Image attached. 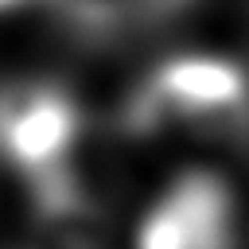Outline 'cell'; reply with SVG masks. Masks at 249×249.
Wrapping results in <instances>:
<instances>
[{
  "label": "cell",
  "instance_id": "6da1fadb",
  "mask_svg": "<svg viewBox=\"0 0 249 249\" xmlns=\"http://www.w3.org/2000/svg\"><path fill=\"white\" fill-rule=\"evenodd\" d=\"M74 132H78L74 101L51 82L23 78L0 86V156L12 167L47 179L51 171L62 167Z\"/></svg>",
  "mask_w": 249,
  "mask_h": 249
},
{
  "label": "cell",
  "instance_id": "7a4b0ae2",
  "mask_svg": "<svg viewBox=\"0 0 249 249\" xmlns=\"http://www.w3.org/2000/svg\"><path fill=\"white\" fill-rule=\"evenodd\" d=\"M12 4H19V0H0V12H4V8H12Z\"/></svg>",
  "mask_w": 249,
  "mask_h": 249
}]
</instances>
